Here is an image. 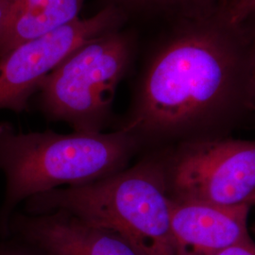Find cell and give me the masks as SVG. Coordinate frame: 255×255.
Instances as JSON below:
<instances>
[{
	"instance_id": "5bb4252c",
	"label": "cell",
	"mask_w": 255,
	"mask_h": 255,
	"mask_svg": "<svg viewBox=\"0 0 255 255\" xmlns=\"http://www.w3.org/2000/svg\"><path fill=\"white\" fill-rule=\"evenodd\" d=\"M250 98H255V33L251 37V58H250Z\"/></svg>"
},
{
	"instance_id": "7c38bea8",
	"label": "cell",
	"mask_w": 255,
	"mask_h": 255,
	"mask_svg": "<svg viewBox=\"0 0 255 255\" xmlns=\"http://www.w3.org/2000/svg\"><path fill=\"white\" fill-rule=\"evenodd\" d=\"M0 255H43L34 248L13 237H0Z\"/></svg>"
},
{
	"instance_id": "ba28073f",
	"label": "cell",
	"mask_w": 255,
	"mask_h": 255,
	"mask_svg": "<svg viewBox=\"0 0 255 255\" xmlns=\"http://www.w3.org/2000/svg\"><path fill=\"white\" fill-rule=\"evenodd\" d=\"M249 210L250 204L219 206L170 199L175 255H216L251 239Z\"/></svg>"
},
{
	"instance_id": "8992f818",
	"label": "cell",
	"mask_w": 255,
	"mask_h": 255,
	"mask_svg": "<svg viewBox=\"0 0 255 255\" xmlns=\"http://www.w3.org/2000/svg\"><path fill=\"white\" fill-rule=\"evenodd\" d=\"M120 9L108 6L89 18L72 23L15 46L0 58V110L28 111L42 82L79 47L118 29Z\"/></svg>"
},
{
	"instance_id": "6da1fadb",
	"label": "cell",
	"mask_w": 255,
	"mask_h": 255,
	"mask_svg": "<svg viewBox=\"0 0 255 255\" xmlns=\"http://www.w3.org/2000/svg\"><path fill=\"white\" fill-rule=\"evenodd\" d=\"M152 58L119 128L139 140L174 135L250 97L251 37L221 10L188 20Z\"/></svg>"
},
{
	"instance_id": "52a82bcc",
	"label": "cell",
	"mask_w": 255,
	"mask_h": 255,
	"mask_svg": "<svg viewBox=\"0 0 255 255\" xmlns=\"http://www.w3.org/2000/svg\"><path fill=\"white\" fill-rule=\"evenodd\" d=\"M7 237L43 255H138L117 234L63 211L14 213L3 237Z\"/></svg>"
},
{
	"instance_id": "277c9868",
	"label": "cell",
	"mask_w": 255,
	"mask_h": 255,
	"mask_svg": "<svg viewBox=\"0 0 255 255\" xmlns=\"http://www.w3.org/2000/svg\"><path fill=\"white\" fill-rule=\"evenodd\" d=\"M132 57L129 37L112 30L84 44L49 74L37 92L46 119L74 131L103 132Z\"/></svg>"
},
{
	"instance_id": "9a60e30c",
	"label": "cell",
	"mask_w": 255,
	"mask_h": 255,
	"mask_svg": "<svg viewBox=\"0 0 255 255\" xmlns=\"http://www.w3.org/2000/svg\"><path fill=\"white\" fill-rule=\"evenodd\" d=\"M17 0H0V29L9 18Z\"/></svg>"
},
{
	"instance_id": "e0dca14e",
	"label": "cell",
	"mask_w": 255,
	"mask_h": 255,
	"mask_svg": "<svg viewBox=\"0 0 255 255\" xmlns=\"http://www.w3.org/2000/svg\"><path fill=\"white\" fill-rule=\"evenodd\" d=\"M254 202H255V198H254V201H253V203H254Z\"/></svg>"
},
{
	"instance_id": "7a4b0ae2",
	"label": "cell",
	"mask_w": 255,
	"mask_h": 255,
	"mask_svg": "<svg viewBox=\"0 0 255 255\" xmlns=\"http://www.w3.org/2000/svg\"><path fill=\"white\" fill-rule=\"evenodd\" d=\"M140 140L118 128L69 134L23 132L0 123V172L6 189L0 207V237L21 202L60 187L96 182L127 168Z\"/></svg>"
},
{
	"instance_id": "5b68a950",
	"label": "cell",
	"mask_w": 255,
	"mask_h": 255,
	"mask_svg": "<svg viewBox=\"0 0 255 255\" xmlns=\"http://www.w3.org/2000/svg\"><path fill=\"white\" fill-rule=\"evenodd\" d=\"M165 172L170 199L219 206L251 204L255 196V142L188 145L165 164Z\"/></svg>"
},
{
	"instance_id": "2e32d148",
	"label": "cell",
	"mask_w": 255,
	"mask_h": 255,
	"mask_svg": "<svg viewBox=\"0 0 255 255\" xmlns=\"http://www.w3.org/2000/svg\"><path fill=\"white\" fill-rule=\"evenodd\" d=\"M222 2H223V5L225 6V5H226V3L228 2V0H222Z\"/></svg>"
},
{
	"instance_id": "8fae6325",
	"label": "cell",
	"mask_w": 255,
	"mask_h": 255,
	"mask_svg": "<svg viewBox=\"0 0 255 255\" xmlns=\"http://www.w3.org/2000/svg\"><path fill=\"white\" fill-rule=\"evenodd\" d=\"M221 13L231 25L243 26L255 14V0H228Z\"/></svg>"
},
{
	"instance_id": "4fadbf2b",
	"label": "cell",
	"mask_w": 255,
	"mask_h": 255,
	"mask_svg": "<svg viewBox=\"0 0 255 255\" xmlns=\"http://www.w3.org/2000/svg\"><path fill=\"white\" fill-rule=\"evenodd\" d=\"M216 255H255V243L251 238L229 247Z\"/></svg>"
},
{
	"instance_id": "3957f363",
	"label": "cell",
	"mask_w": 255,
	"mask_h": 255,
	"mask_svg": "<svg viewBox=\"0 0 255 255\" xmlns=\"http://www.w3.org/2000/svg\"><path fill=\"white\" fill-rule=\"evenodd\" d=\"M27 214L63 211L123 238L138 255H175L165 164L145 160L96 182L25 201Z\"/></svg>"
},
{
	"instance_id": "9c48e42d",
	"label": "cell",
	"mask_w": 255,
	"mask_h": 255,
	"mask_svg": "<svg viewBox=\"0 0 255 255\" xmlns=\"http://www.w3.org/2000/svg\"><path fill=\"white\" fill-rule=\"evenodd\" d=\"M85 0H17L0 29V58L25 42L80 18Z\"/></svg>"
},
{
	"instance_id": "30bf717a",
	"label": "cell",
	"mask_w": 255,
	"mask_h": 255,
	"mask_svg": "<svg viewBox=\"0 0 255 255\" xmlns=\"http://www.w3.org/2000/svg\"><path fill=\"white\" fill-rule=\"evenodd\" d=\"M111 5L120 9L138 11H172L183 17L201 18L222 9V0H111Z\"/></svg>"
}]
</instances>
